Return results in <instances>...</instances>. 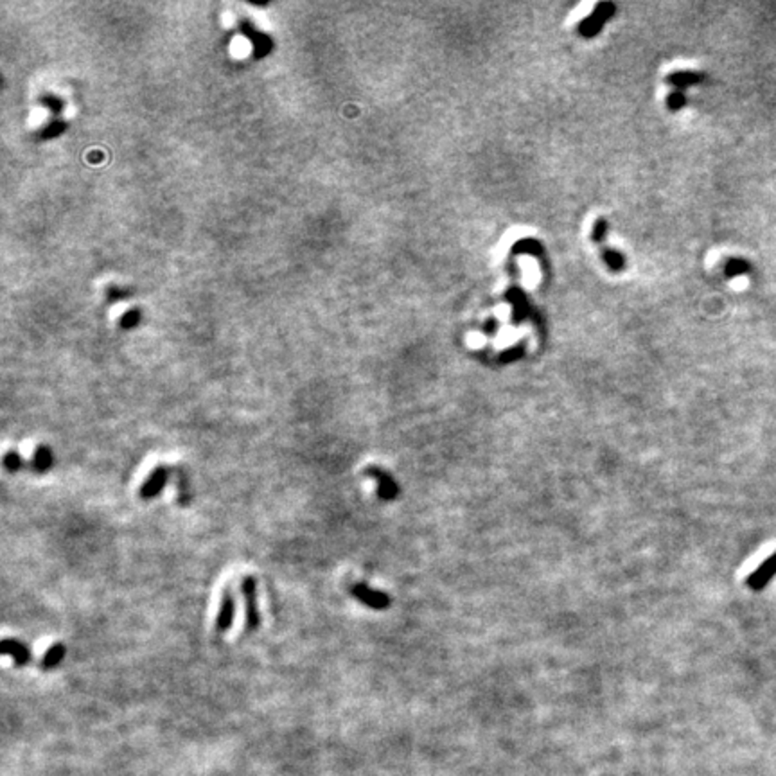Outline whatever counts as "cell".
Wrapping results in <instances>:
<instances>
[{"label":"cell","instance_id":"obj_1","mask_svg":"<svg viewBox=\"0 0 776 776\" xmlns=\"http://www.w3.org/2000/svg\"><path fill=\"white\" fill-rule=\"evenodd\" d=\"M241 593L245 599V625L254 632L260 625V611L257 604V581L254 575H245L241 581Z\"/></svg>","mask_w":776,"mask_h":776},{"label":"cell","instance_id":"obj_2","mask_svg":"<svg viewBox=\"0 0 776 776\" xmlns=\"http://www.w3.org/2000/svg\"><path fill=\"white\" fill-rule=\"evenodd\" d=\"M351 593H353L354 599L359 600L362 604H365L370 609H376V611H383V609L390 608V602H392L390 597L386 595V593H383V591L374 590V588H370V586L365 584V582L354 584L353 588H351Z\"/></svg>","mask_w":776,"mask_h":776},{"label":"cell","instance_id":"obj_3","mask_svg":"<svg viewBox=\"0 0 776 776\" xmlns=\"http://www.w3.org/2000/svg\"><path fill=\"white\" fill-rule=\"evenodd\" d=\"M168 480H169L168 467H166V465H157V467L149 473L148 478L144 480V484L140 485L139 489L140 500L149 502V500H155L157 496H160L164 489H166V485H168Z\"/></svg>","mask_w":776,"mask_h":776},{"label":"cell","instance_id":"obj_4","mask_svg":"<svg viewBox=\"0 0 776 776\" xmlns=\"http://www.w3.org/2000/svg\"><path fill=\"white\" fill-rule=\"evenodd\" d=\"M365 473L377 482V496L381 498V500L390 502V500L397 498L399 485H397V482L386 471H383L381 467H376V465H368Z\"/></svg>","mask_w":776,"mask_h":776},{"label":"cell","instance_id":"obj_5","mask_svg":"<svg viewBox=\"0 0 776 776\" xmlns=\"http://www.w3.org/2000/svg\"><path fill=\"white\" fill-rule=\"evenodd\" d=\"M775 575H776V552L771 553V555H769V557H767L766 561H764V563L760 564L751 575H749L746 584H748L753 591H762L764 588L773 581V577Z\"/></svg>","mask_w":776,"mask_h":776},{"label":"cell","instance_id":"obj_6","mask_svg":"<svg viewBox=\"0 0 776 776\" xmlns=\"http://www.w3.org/2000/svg\"><path fill=\"white\" fill-rule=\"evenodd\" d=\"M234 619H236V597L230 590H225L218 617H216V631L227 632L234 625Z\"/></svg>","mask_w":776,"mask_h":776},{"label":"cell","instance_id":"obj_7","mask_svg":"<svg viewBox=\"0 0 776 776\" xmlns=\"http://www.w3.org/2000/svg\"><path fill=\"white\" fill-rule=\"evenodd\" d=\"M2 654L10 656L16 667H25L33 658V652L23 641L14 640V638H5L2 641Z\"/></svg>","mask_w":776,"mask_h":776},{"label":"cell","instance_id":"obj_8","mask_svg":"<svg viewBox=\"0 0 776 776\" xmlns=\"http://www.w3.org/2000/svg\"><path fill=\"white\" fill-rule=\"evenodd\" d=\"M65 654H67V647L63 645V643H52V645L45 651V654L42 656L40 667H42L43 670L56 669L58 665L65 660Z\"/></svg>","mask_w":776,"mask_h":776},{"label":"cell","instance_id":"obj_9","mask_svg":"<svg viewBox=\"0 0 776 776\" xmlns=\"http://www.w3.org/2000/svg\"><path fill=\"white\" fill-rule=\"evenodd\" d=\"M52 464H54V455H52L51 447L38 446L36 451H34L31 467H33L34 471H38V473H45V471L51 469Z\"/></svg>","mask_w":776,"mask_h":776},{"label":"cell","instance_id":"obj_10","mask_svg":"<svg viewBox=\"0 0 776 776\" xmlns=\"http://www.w3.org/2000/svg\"><path fill=\"white\" fill-rule=\"evenodd\" d=\"M4 467L10 473H16L23 467V458L19 451H8L4 455Z\"/></svg>","mask_w":776,"mask_h":776},{"label":"cell","instance_id":"obj_11","mask_svg":"<svg viewBox=\"0 0 776 776\" xmlns=\"http://www.w3.org/2000/svg\"><path fill=\"white\" fill-rule=\"evenodd\" d=\"M746 268H748V266H746V263H744V260L737 259V260H733V263H731V266L728 268V271H730V274H733V275H742V271L746 270Z\"/></svg>","mask_w":776,"mask_h":776},{"label":"cell","instance_id":"obj_12","mask_svg":"<svg viewBox=\"0 0 776 776\" xmlns=\"http://www.w3.org/2000/svg\"><path fill=\"white\" fill-rule=\"evenodd\" d=\"M681 101H683L681 96H672V98H670V104H672V107H681V104H683Z\"/></svg>","mask_w":776,"mask_h":776}]
</instances>
